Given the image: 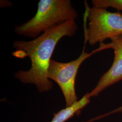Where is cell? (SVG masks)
Returning a JSON list of instances; mask_svg holds the SVG:
<instances>
[{"mask_svg": "<svg viewBox=\"0 0 122 122\" xmlns=\"http://www.w3.org/2000/svg\"><path fill=\"white\" fill-rule=\"evenodd\" d=\"M89 92H88L81 99L75 103L71 106L58 111L54 113L52 121L50 122H65L75 114H77L90 102Z\"/></svg>", "mask_w": 122, "mask_h": 122, "instance_id": "cell-6", "label": "cell"}, {"mask_svg": "<svg viewBox=\"0 0 122 122\" xmlns=\"http://www.w3.org/2000/svg\"><path fill=\"white\" fill-rule=\"evenodd\" d=\"M110 49H113L114 58L109 69L100 79L96 86L89 92L91 97H97L106 88L122 80V35L110 39Z\"/></svg>", "mask_w": 122, "mask_h": 122, "instance_id": "cell-5", "label": "cell"}, {"mask_svg": "<svg viewBox=\"0 0 122 122\" xmlns=\"http://www.w3.org/2000/svg\"><path fill=\"white\" fill-rule=\"evenodd\" d=\"M77 17L78 13L70 0H40L35 15L26 23L16 25L15 31L18 35L35 39Z\"/></svg>", "mask_w": 122, "mask_h": 122, "instance_id": "cell-2", "label": "cell"}, {"mask_svg": "<svg viewBox=\"0 0 122 122\" xmlns=\"http://www.w3.org/2000/svg\"><path fill=\"white\" fill-rule=\"evenodd\" d=\"M122 112V105L118 107L117 108L115 109H114L112 111H111L107 113L106 114H105L104 115H102L101 116H100V118H102L106 117V116H107L108 115H111V114H113V113H119V112Z\"/></svg>", "mask_w": 122, "mask_h": 122, "instance_id": "cell-8", "label": "cell"}, {"mask_svg": "<svg viewBox=\"0 0 122 122\" xmlns=\"http://www.w3.org/2000/svg\"><path fill=\"white\" fill-rule=\"evenodd\" d=\"M77 30L75 20H71L31 41H15L13 47L16 51L13 55L19 58L28 57L31 64L30 69L18 71L15 77L21 83L35 85L40 93L51 90L53 83L48 79V72L54 49L62 38L74 36Z\"/></svg>", "mask_w": 122, "mask_h": 122, "instance_id": "cell-1", "label": "cell"}, {"mask_svg": "<svg viewBox=\"0 0 122 122\" xmlns=\"http://www.w3.org/2000/svg\"><path fill=\"white\" fill-rule=\"evenodd\" d=\"M93 6L107 9L113 8L118 11H122V0H92Z\"/></svg>", "mask_w": 122, "mask_h": 122, "instance_id": "cell-7", "label": "cell"}, {"mask_svg": "<svg viewBox=\"0 0 122 122\" xmlns=\"http://www.w3.org/2000/svg\"><path fill=\"white\" fill-rule=\"evenodd\" d=\"M86 45L81 55L76 59L67 62H61L52 60L48 68V76L57 84L65 100L66 107L73 105L78 100L76 92L75 82L79 68L83 62L94 54L109 49L107 44H100L99 47L92 52H86Z\"/></svg>", "mask_w": 122, "mask_h": 122, "instance_id": "cell-4", "label": "cell"}, {"mask_svg": "<svg viewBox=\"0 0 122 122\" xmlns=\"http://www.w3.org/2000/svg\"><path fill=\"white\" fill-rule=\"evenodd\" d=\"M84 15V45L93 46L106 39L122 35V14L85 4Z\"/></svg>", "mask_w": 122, "mask_h": 122, "instance_id": "cell-3", "label": "cell"}]
</instances>
